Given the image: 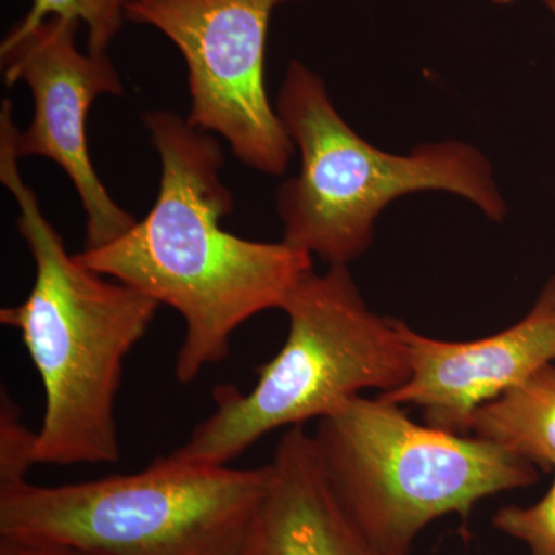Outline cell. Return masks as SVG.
<instances>
[{"label": "cell", "instance_id": "cell-15", "mask_svg": "<svg viewBox=\"0 0 555 555\" xmlns=\"http://www.w3.org/2000/svg\"><path fill=\"white\" fill-rule=\"evenodd\" d=\"M0 555H89L73 547L38 540L0 537Z\"/></svg>", "mask_w": 555, "mask_h": 555}, {"label": "cell", "instance_id": "cell-16", "mask_svg": "<svg viewBox=\"0 0 555 555\" xmlns=\"http://www.w3.org/2000/svg\"><path fill=\"white\" fill-rule=\"evenodd\" d=\"M141 2V0H98L102 17H104L105 27L112 38L118 35L122 22L126 20V9L131 3Z\"/></svg>", "mask_w": 555, "mask_h": 555}, {"label": "cell", "instance_id": "cell-7", "mask_svg": "<svg viewBox=\"0 0 555 555\" xmlns=\"http://www.w3.org/2000/svg\"><path fill=\"white\" fill-rule=\"evenodd\" d=\"M295 0H141L126 20L173 42L188 65L195 129L219 134L250 169L281 175L294 155L266 90V47L273 11Z\"/></svg>", "mask_w": 555, "mask_h": 555}, {"label": "cell", "instance_id": "cell-2", "mask_svg": "<svg viewBox=\"0 0 555 555\" xmlns=\"http://www.w3.org/2000/svg\"><path fill=\"white\" fill-rule=\"evenodd\" d=\"M13 105L0 108V181L20 207L16 224L35 259L28 297L0 310L16 328L46 396L36 433L38 465H113L120 460L116 398L124 363L145 337L160 305L107 280L68 255L57 230L21 177Z\"/></svg>", "mask_w": 555, "mask_h": 555}, {"label": "cell", "instance_id": "cell-3", "mask_svg": "<svg viewBox=\"0 0 555 555\" xmlns=\"http://www.w3.org/2000/svg\"><path fill=\"white\" fill-rule=\"evenodd\" d=\"M276 113L301 155V169L276 193L284 243L328 266H349L371 247L387 204L422 190L462 196L495 222L506 204L483 153L459 141L383 152L347 126L324 80L291 61Z\"/></svg>", "mask_w": 555, "mask_h": 555}, {"label": "cell", "instance_id": "cell-9", "mask_svg": "<svg viewBox=\"0 0 555 555\" xmlns=\"http://www.w3.org/2000/svg\"><path fill=\"white\" fill-rule=\"evenodd\" d=\"M406 343L408 382L378 396L414 406L426 425L469 434L474 414L555 361V275L518 323L473 341H447L418 334L398 321Z\"/></svg>", "mask_w": 555, "mask_h": 555}, {"label": "cell", "instance_id": "cell-17", "mask_svg": "<svg viewBox=\"0 0 555 555\" xmlns=\"http://www.w3.org/2000/svg\"><path fill=\"white\" fill-rule=\"evenodd\" d=\"M545 3L546 9L550 10V13L553 14L555 21V0H542Z\"/></svg>", "mask_w": 555, "mask_h": 555}, {"label": "cell", "instance_id": "cell-13", "mask_svg": "<svg viewBox=\"0 0 555 555\" xmlns=\"http://www.w3.org/2000/svg\"><path fill=\"white\" fill-rule=\"evenodd\" d=\"M51 17L86 24L89 30V51L107 53L113 38L105 27L98 0H31L30 10L24 20L7 35L2 43L17 42Z\"/></svg>", "mask_w": 555, "mask_h": 555}, {"label": "cell", "instance_id": "cell-11", "mask_svg": "<svg viewBox=\"0 0 555 555\" xmlns=\"http://www.w3.org/2000/svg\"><path fill=\"white\" fill-rule=\"evenodd\" d=\"M469 434L537 469L554 470L555 364L539 369L478 409L470 420Z\"/></svg>", "mask_w": 555, "mask_h": 555}, {"label": "cell", "instance_id": "cell-4", "mask_svg": "<svg viewBox=\"0 0 555 555\" xmlns=\"http://www.w3.org/2000/svg\"><path fill=\"white\" fill-rule=\"evenodd\" d=\"M281 310L287 338L258 369L257 385L247 393L215 387L214 414L166 455L171 462L229 466L273 430L320 422L366 390L382 396L408 382L411 363L397 320L367 308L349 266L312 270Z\"/></svg>", "mask_w": 555, "mask_h": 555}, {"label": "cell", "instance_id": "cell-14", "mask_svg": "<svg viewBox=\"0 0 555 555\" xmlns=\"http://www.w3.org/2000/svg\"><path fill=\"white\" fill-rule=\"evenodd\" d=\"M36 433H30L21 418V409L2 393L0 408V488L27 481L28 470L38 465L35 459Z\"/></svg>", "mask_w": 555, "mask_h": 555}, {"label": "cell", "instance_id": "cell-5", "mask_svg": "<svg viewBox=\"0 0 555 555\" xmlns=\"http://www.w3.org/2000/svg\"><path fill=\"white\" fill-rule=\"evenodd\" d=\"M318 459L343 509L387 555H409L430 524L466 520L488 496L528 488L539 469L470 434L414 422L404 408L358 397L317 422Z\"/></svg>", "mask_w": 555, "mask_h": 555}, {"label": "cell", "instance_id": "cell-6", "mask_svg": "<svg viewBox=\"0 0 555 555\" xmlns=\"http://www.w3.org/2000/svg\"><path fill=\"white\" fill-rule=\"evenodd\" d=\"M269 465H181L158 456L131 476L0 488V537L89 555H244Z\"/></svg>", "mask_w": 555, "mask_h": 555}, {"label": "cell", "instance_id": "cell-8", "mask_svg": "<svg viewBox=\"0 0 555 555\" xmlns=\"http://www.w3.org/2000/svg\"><path fill=\"white\" fill-rule=\"evenodd\" d=\"M79 22L51 17L17 42L0 46L7 86L27 83L33 118L14 133L20 159L40 156L64 170L87 215L86 246L96 248L124 235L137 218L124 210L102 184L89 153L87 116L104 94L124 93L107 53L76 47Z\"/></svg>", "mask_w": 555, "mask_h": 555}, {"label": "cell", "instance_id": "cell-18", "mask_svg": "<svg viewBox=\"0 0 555 555\" xmlns=\"http://www.w3.org/2000/svg\"><path fill=\"white\" fill-rule=\"evenodd\" d=\"M491 2L499 3V5H507V3H513L514 0H491Z\"/></svg>", "mask_w": 555, "mask_h": 555}, {"label": "cell", "instance_id": "cell-10", "mask_svg": "<svg viewBox=\"0 0 555 555\" xmlns=\"http://www.w3.org/2000/svg\"><path fill=\"white\" fill-rule=\"evenodd\" d=\"M264 499L244 555H387L361 534L328 483L312 434L278 441Z\"/></svg>", "mask_w": 555, "mask_h": 555}, {"label": "cell", "instance_id": "cell-12", "mask_svg": "<svg viewBox=\"0 0 555 555\" xmlns=\"http://www.w3.org/2000/svg\"><path fill=\"white\" fill-rule=\"evenodd\" d=\"M492 526L525 545L529 555H555V477L539 502L500 507L492 517Z\"/></svg>", "mask_w": 555, "mask_h": 555}, {"label": "cell", "instance_id": "cell-1", "mask_svg": "<svg viewBox=\"0 0 555 555\" xmlns=\"http://www.w3.org/2000/svg\"><path fill=\"white\" fill-rule=\"evenodd\" d=\"M142 120L160 159L155 204L124 235L76 258L177 310L185 337L175 374L189 385L229 357L233 334L246 321L283 308L312 272L313 257L284 241L259 243L222 229L233 196L221 179L217 138L167 109Z\"/></svg>", "mask_w": 555, "mask_h": 555}]
</instances>
